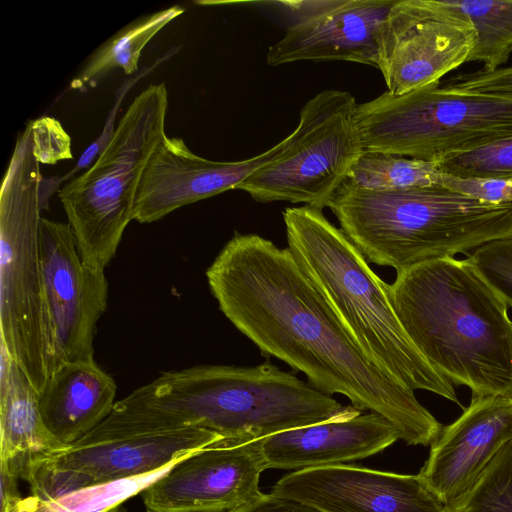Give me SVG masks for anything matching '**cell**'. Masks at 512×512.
Here are the masks:
<instances>
[{"label": "cell", "instance_id": "obj_1", "mask_svg": "<svg viewBox=\"0 0 512 512\" xmlns=\"http://www.w3.org/2000/svg\"><path fill=\"white\" fill-rule=\"evenodd\" d=\"M206 276L219 309L263 355L302 372L318 390L385 417L409 445L438 437L443 425L364 353L288 248L235 232Z\"/></svg>", "mask_w": 512, "mask_h": 512}, {"label": "cell", "instance_id": "obj_2", "mask_svg": "<svg viewBox=\"0 0 512 512\" xmlns=\"http://www.w3.org/2000/svg\"><path fill=\"white\" fill-rule=\"evenodd\" d=\"M386 288L407 335L439 374L473 396L512 393L508 306L466 259L415 265Z\"/></svg>", "mask_w": 512, "mask_h": 512}, {"label": "cell", "instance_id": "obj_3", "mask_svg": "<svg viewBox=\"0 0 512 512\" xmlns=\"http://www.w3.org/2000/svg\"><path fill=\"white\" fill-rule=\"evenodd\" d=\"M139 406L151 430L202 428L238 441L326 421L346 408L270 363L164 372L144 386Z\"/></svg>", "mask_w": 512, "mask_h": 512}, {"label": "cell", "instance_id": "obj_4", "mask_svg": "<svg viewBox=\"0 0 512 512\" xmlns=\"http://www.w3.org/2000/svg\"><path fill=\"white\" fill-rule=\"evenodd\" d=\"M288 249L364 353L411 390H426L461 406L454 385L413 344L385 283L344 232L310 206L283 212Z\"/></svg>", "mask_w": 512, "mask_h": 512}, {"label": "cell", "instance_id": "obj_5", "mask_svg": "<svg viewBox=\"0 0 512 512\" xmlns=\"http://www.w3.org/2000/svg\"><path fill=\"white\" fill-rule=\"evenodd\" d=\"M328 208L367 262L397 272L512 233V203L483 202L442 187L370 190L346 180Z\"/></svg>", "mask_w": 512, "mask_h": 512}, {"label": "cell", "instance_id": "obj_6", "mask_svg": "<svg viewBox=\"0 0 512 512\" xmlns=\"http://www.w3.org/2000/svg\"><path fill=\"white\" fill-rule=\"evenodd\" d=\"M42 180L28 122L0 192V342L38 393L56 364L39 246Z\"/></svg>", "mask_w": 512, "mask_h": 512}, {"label": "cell", "instance_id": "obj_7", "mask_svg": "<svg viewBox=\"0 0 512 512\" xmlns=\"http://www.w3.org/2000/svg\"><path fill=\"white\" fill-rule=\"evenodd\" d=\"M168 91L151 84L121 117L96 161L59 190L82 261L104 271L133 220L136 190L151 154L166 136Z\"/></svg>", "mask_w": 512, "mask_h": 512}, {"label": "cell", "instance_id": "obj_8", "mask_svg": "<svg viewBox=\"0 0 512 512\" xmlns=\"http://www.w3.org/2000/svg\"><path fill=\"white\" fill-rule=\"evenodd\" d=\"M365 151L440 162L512 137V99L445 92L440 83L358 104Z\"/></svg>", "mask_w": 512, "mask_h": 512}, {"label": "cell", "instance_id": "obj_9", "mask_svg": "<svg viewBox=\"0 0 512 512\" xmlns=\"http://www.w3.org/2000/svg\"><path fill=\"white\" fill-rule=\"evenodd\" d=\"M355 97L326 89L308 100L283 150L236 189L255 201L328 207L365 152L358 129Z\"/></svg>", "mask_w": 512, "mask_h": 512}, {"label": "cell", "instance_id": "obj_10", "mask_svg": "<svg viewBox=\"0 0 512 512\" xmlns=\"http://www.w3.org/2000/svg\"><path fill=\"white\" fill-rule=\"evenodd\" d=\"M469 21L439 0H396L383 23L378 69L387 92L403 95L434 84L468 62L475 45Z\"/></svg>", "mask_w": 512, "mask_h": 512}, {"label": "cell", "instance_id": "obj_11", "mask_svg": "<svg viewBox=\"0 0 512 512\" xmlns=\"http://www.w3.org/2000/svg\"><path fill=\"white\" fill-rule=\"evenodd\" d=\"M39 246L55 368L66 362L94 360L97 322L107 307L105 273L82 261L68 223L42 217Z\"/></svg>", "mask_w": 512, "mask_h": 512}, {"label": "cell", "instance_id": "obj_12", "mask_svg": "<svg viewBox=\"0 0 512 512\" xmlns=\"http://www.w3.org/2000/svg\"><path fill=\"white\" fill-rule=\"evenodd\" d=\"M260 440L220 439L178 460L143 490L147 511L227 512L255 499L267 469Z\"/></svg>", "mask_w": 512, "mask_h": 512}, {"label": "cell", "instance_id": "obj_13", "mask_svg": "<svg viewBox=\"0 0 512 512\" xmlns=\"http://www.w3.org/2000/svg\"><path fill=\"white\" fill-rule=\"evenodd\" d=\"M271 493L321 512H447L419 474L349 464L296 470L282 477Z\"/></svg>", "mask_w": 512, "mask_h": 512}, {"label": "cell", "instance_id": "obj_14", "mask_svg": "<svg viewBox=\"0 0 512 512\" xmlns=\"http://www.w3.org/2000/svg\"><path fill=\"white\" fill-rule=\"evenodd\" d=\"M288 140L287 136L249 159L219 162L196 155L181 138L164 136L141 175L133 204V220L154 222L182 206L236 189L279 154Z\"/></svg>", "mask_w": 512, "mask_h": 512}, {"label": "cell", "instance_id": "obj_15", "mask_svg": "<svg viewBox=\"0 0 512 512\" xmlns=\"http://www.w3.org/2000/svg\"><path fill=\"white\" fill-rule=\"evenodd\" d=\"M512 440V393L473 396L463 413L443 426L418 473L446 507L478 481Z\"/></svg>", "mask_w": 512, "mask_h": 512}, {"label": "cell", "instance_id": "obj_16", "mask_svg": "<svg viewBox=\"0 0 512 512\" xmlns=\"http://www.w3.org/2000/svg\"><path fill=\"white\" fill-rule=\"evenodd\" d=\"M396 0H344L311 19L291 24L270 46L266 62L350 61L378 68L383 23Z\"/></svg>", "mask_w": 512, "mask_h": 512}, {"label": "cell", "instance_id": "obj_17", "mask_svg": "<svg viewBox=\"0 0 512 512\" xmlns=\"http://www.w3.org/2000/svg\"><path fill=\"white\" fill-rule=\"evenodd\" d=\"M397 440L399 432L385 417L349 405L331 419L272 434L260 444L267 468L296 471L363 459Z\"/></svg>", "mask_w": 512, "mask_h": 512}, {"label": "cell", "instance_id": "obj_18", "mask_svg": "<svg viewBox=\"0 0 512 512\" xmlns=\"http://www.w3.org/2000/svg\"><path fill=\"white\" fill-rule=\"evenodd\" d=\"M220 439L202 428H181L74 444L44 458L51 465L114 482L160 473L178 460Z\"/></svg>", "mask_w": 512, "mask_h": 512}, {"label": "cell", "instance_id": "obj_19", "mask_svg": "<svg viewBox=\"0 0 512 512\" xmlns=\"http://www.w3.org/2000/svg\"><path fill=\"white\" fill-rule=\"evenodd\" d=\"M116 389L95 360L60 364L38 393L45 427L64 447L74 445L109 416Z\"/></svg>", "mask_w": 512, "mask_h": 512}, {"label": "cell", "instance_id": "obj_20", "mask_svg": "<svg viewBox=\"0 0 512 512\" xmlns=\"http://www.w3.org/2000/svg\"><path fill=\"white\" fill-rule=\"evenodd\" d=\"M65 448L44 425L38 392L0 342V465L22 478L33 460Z\"/></svg>", "mask_w": 512, "mask_h": 512}, {"label": "cell", "instance_id": "obj_21", "mask_svg": "<svg viewBox=\"0 0 512 512\" xmlns=\"http://www.w3.org/2000/svg\"><path fill=\"white\" fill-rule=\"evenodd\" d=\"M184 12V7L174 5L126 25L95 50L71 81L70 88L82 90L87 85H94L114 68H122L127 75L137 72L144 47L160 30Z\"/></svg>", "mask_w": 512, "mask_h": 512}, {"label": "cell", "instance_id": "obj_22", "mask_svg": "<svg viewBox=\"0 0 512 512\" xmlns=\"http://www.w3.org/2000/svg\"><path fill=\"white\" fill-rule=\"evenodd\" d=\"M446 10L472 25L476 41L468 62L493 71L506 64L512 53V0H439Z\"/></svg>", "mask_w": 512, "mask_h": 512}, {"label": "cell", "instance_id": "obj_23", "mask_svg": "<svg viewBox=\"0 0 512 512\" xmlns=\"http://www.w3.org/2000/svg\"><path fill=\"white\" fill-rule=\"evenodd\" d=\"M442 174L438 162L365 151L348 180L370 190H404L440 187Z\"/></svg>", "mask_w": 512, "mask_h": 512}, {"label": "cell", "instance_id": "obj_24", "mask_svg": "<svg viewBox=\"0 0 512 512\" xmlns=\"http://www.w3.org/2000/svg\"><path fill=\"white\" fill-rule=\"evenodd\" d=\"M447 512H512V440Z\"/></svg>", "mask_w": 512, "mask_h": 512}, {"label": "cell", "instance_id": "obj_25", "mask_svg": "<svg viewBox=\"0 0 512 512\" xmlns=\"http://www.w3.org/2000/svg\"><path fill=\"white\" fill-rule=\"evenodd\" d=\"M439 167L444 173L459 177L512 180V137L447 156Z\"/></svg>", "mask_w": 512, "mask_h": 512}, {"label": "cell", "instance_id": "obj_26", "mask_svg": "<svg viewBox=\"0 0 512 512\" xmlns=\"http://www.w3.org/2000/svg\"><path fill=\"white\" fill-rule=\"evenodd\" d=\"M466 260L506 305L512 307V233L484 243Z\"/></svg>", "mask_w": 512, "mask_h": 512}, {"label": "cell", "instance_id": "obj_27", "mask_svg": "<svg viewBox=\"0 0 512 512\" xmlns=\"http://www.w3.org/2000/svg\"><path fill=\"white\" fill-rule=\"evenodd\" d=\"M30 122L34 154L39 163L56 164L73 158L71 138L57 119L44 116Z\"/></svg>", "mask_w": 512, "mask_h": 512}, {"label": "cell", "instance_id": "obj_28", "mask_svg": "<svg viewBox=\"0 0 512 512\" xmlns=\"http://www.w3.org/2000/svg\"><path fill=\"white\" fill-rule=\"evenodd\" d=\"M441 88L448 93L491 95L512 99V66L461 74Z\"/></svg>", "mask_w": 512, "mask_h": 512}, {"label": "cell", "instance_id": "obj_29", "mask_svg": "<svg viewBox=\"0 0 512 512\" xmlns=\"http://www.w3.org/2000/svg\"><path fill=\"white\" fill-rule=\"evenodd\" d=\"M440 187L483 202L512 203L511 179L459 177L443 172Z\"/></svg>", "mask_w": 512, "mask_h": 512}, {"label": "cell", "instance_id": "obj_30", "mask_svg": "<svg viewBox=\"0 0 512 512\" xmlns=\"http://www.w3.org/2000/svg\"><path fill=\"white\" fill-rule=\"evenodd\" d=\"M227 512H321L303 503L275 495L261 493L255 499Z\"/></svg>", "mask_w": 512, "mask_h": 512}, {"label": "cell", "instance_id": "obj_31", "mask_svg": "<svg viewBox=\"0 0 512 512\" xmlns=\"http://www.w3.org/2000/svg\"><path fill=\"white\" fill-rule=\"evenodd\" d=\"M344 0H308V1H278L275 5L293 17L292 23L302 22L311 19L321 13L329 11L343 3Z\"/></svg>", "mask_w": 512, "mask_h": 512}]
</instances>
